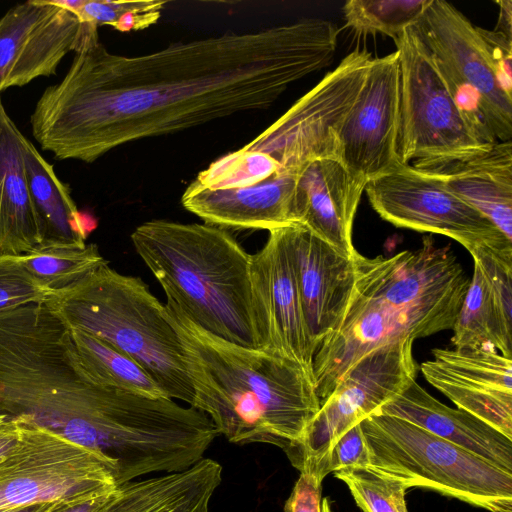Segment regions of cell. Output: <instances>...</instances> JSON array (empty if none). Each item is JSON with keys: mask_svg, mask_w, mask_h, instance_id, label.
Wrapping results in <instances>:
<instances>
[{"mask_svg": "<svg viewBox=\"0 0 512 512\" xmlns=\"http://www.w3.org/2000/svg\"><path fill=\"white\" fill-rule=\"evenodd\" d=\"M338 33L328 20L305 18L125 56L108 51L94 28L38 99L32 135L58 160L92 163L129 142L267 109L332 63Z\"/></svg>", "mask_w": 512, "mask_h": 512, "instance_id": "6da1fadb", "label": "cell"}, {"mask_svg": "<svg viewBox=\"0 0 512 512\" xmlns=\"http://www.w3.org/2000/svg\"><path fill=\"white\" fill-rule=\"evenodd\" d=\"M355 282L337 328L313 359L321 401L358 360L390 343L452 329L470 283L452 248L426 236L391 257L353 255Z\"/></svg>", "mask_w": 512, "mask_h": 512, "instance_id": "7a4b0ae2", "label": "cell"}, {"mask_svg": "<svg viewBox=\"0 0 512 512\" xmlns=\"http://www.w3.org/2000/svg\"><path fill=\"white\" fill-rule=\"evenodd\" d=\"M169 322L194 390L192 407L234 444L284 448L298 440L320 409L313 380L296 363L215 336L170 299Z\"/></svg>", "mask_w": 512, "mask_h": 512, "instance_id": "3957f363", "label": "cell"}, {"mask_svg": "<svg viewBox=\"0 0 512 512\" xmlns=\"http://www.w3.org/2000/svg\"><path fill=\"white\" fill-rule=\"evenodd\" d=\"M131 241L167 299L192 322L224 340L258 349L251 254L226 229L151 220L135 228Z\"/></svg>", "mask_w": 512, "mask_h": 512, "instance_id": "277c9868", "label": "cell"}, {"mask_svg": "<svg viewBox=\"0 0 512 512\" xmlns=\"http://www.w3.org/2000/svg\"><path fill=\"white\" fill-rule=\"evenodd\" d=\"M44 304L69 328L93 334L131 357L167 397L192 406L194 390L180 339L165 305L141 278L123 275L106 261L73 286L53 292Z\"/></svg>", "mask_w": 512, "mask_h": 512, "instance_id": "5b68a950", "label": "cell"}, {"mask_svg": "<svg viewBox=\"0 0 512 512\" xmlns=\"http://www.w3.org/2000/svg\"><path fill=\"white\" fill-rule=\"evenodd\" d=\"M371 470L488 512H512V473L404 419L373 413L360 422Z\"/></svg>", "mask_w": 512, "mask_h": 512, "instance_id": "8992f818", "label": "cell"}, {"mask_svg": "<svg viewBox=\"0 0 512 512\" xmlns=\"http://www.w3.org/2000/svg\"><path fill=\"white\" fill-rule=\"evenodd\" d=\"M400 66V162L438 171L487 152L459 110L435 57L415 25L394 39Z\"/></svg>", "mask_w": 512, "mask_h": 512, "instance_id": "52a82bcc", "label": "cell"}, {"mask_svg": "<svg viewBox=\"0 0 512 512\" xmlns=\"http://www.w3.org/2000/svg\"><path fill=\"white\" fill-rule=\"evenodd\" d=\"M17 420L19 439L0 461V509L79 502L117 486L114 463L101 452Z\"/></svg>", "mask_w": 512, "mask_h": 512, "instance_id": "ba28073f", "label": "cell"}, {"mask_svg": "<svg viewBox=\"0 0 512 512\" xmlns=\"http://www.w3.org/2000/svg\"><path fill=\"white\" fill-rule=\"evenodd\" d=\"M414 25L477 135L489 144L511 140L512 98L502 90L476 26L444 0H431Z\"/></svg>", "mask_w": 512, "mask_h": 512, "instance_id": "9c48e42d", "label": "cell"}, {"mask_svg": "<svg viewBox=\"0 0 512 512\" xmlns=\"http://www.w3.org/2000/svg\"><path fill=\"white\" fill-rule=\"evenodd\" d=\"M364 191L377 214L396 227L450 237L470 254L487 250L512 258V241L428 171L400 163Z\"/></svg>", "mask_w": 512, "mask_h": 512, "instance_id": "30bf717a", "label": "cell"}, {"mask_svg": "<svg viewBox=\"0 0 512 512\" xmlns=\"http://www.w3.org/2000/svg\"><path fill=\"white\" fill-rule=\"evenodd\" d=\"M412 340L379 347L358 360L321 401L301 437L283 450L300 472L316 462L349 428L376 413L416 379Z\"/></svg>", "mask_w": 512, "mask_h": 512, "instance_id": "8fae6325", "label": "cell"}, {"mask_svg": "<svg viewBox=\"0 0 512 512\" xmlns=\"http://www.w3.org/2000/svg\"><path fill=\"white\" fill-rule=\"evenodd\" d=\"M400 66L397 51L372 58L362 87L337 134V159L364 192L400 159Z\"/></svg>", "mask_w": 512, "mask_h": 512, "instance_id": "7c38bea8", "label": "cell"}, {"mask_svg": "<svg viewBox=\"0 0 512 512\" xmlns=\"http://www.w3.org/2000/svg\"><path fill=\"white\" fill-rule=\"evenodd\" d=\"M250 284L258 349L296 363L314 382L315 349L303 314L287 227L269 231L265 245L251 254Z\"/></svg>", "mask_w": 512, "mask_h": 512, "instance_id": "4fadbf2b", "label": "cell"}, {"mask_svg": "<svg viewBox=\"0 0 512 512\" xmlns=\"http://www.w3.org/2000/svg\"><path fill=\"white\" fill-rule=\"evenodd\" d=\"M93 24L81 23L51 0H28L0 18V95L51 76L75 52ZM98 28V27H97Z\"/></svg>", "mask_w": 512, "mask_h": 512, "instance_id": "5bb4252c", "label": "cell"}, {"mask_svg": "<svg viewBox=\"0 0 512 512\" xmlns=\"http://www.w3.org/2000/svg\"><path fill=\"white\" fill-rule=\"evenodd\" d=\"M420 370L426 381L462 409L512 439V358L494 350H432Z\"/></svg>", "mask_w": 512, "mask_h": 512, "instance_id": "9a60e30c", "label": "cell"}, {"mask_svg": "<svg viewBox=\"0 0 512 512\" xmlns=\"http://www.w3.org/2000/svg\"><path fill=\"white\" fill-rule=\"evenodd\" d=\"M295 278L315 354L337 328L355 282L348 257L301 224L287 227ZM315 356V355H314Z\"/></svg>", "mask_w": 512, "mask_h": 512, "instance_id": "2e32d148", "label": "cell"}, {"mask_svg": "<svg viewBox=\"0 0 512 512\" xmlns=\"http://www.w3.org/2000/svg\"><path fill=\"white\" fill-rule=\"evenodd\" d=\"M362 193L338 159H314L297 180V224L352 257L357 251L352 241L353 222Z\"/></svg>", "mask_w": 512, "mask_h": 512, "instance_id": "e0dca14e", "label": "cell"}, {"mask_svg": "<svg viewBox=\"0 0 512 512\" xmlns=\"http://www.w3.org/2000/svg\"><path fill=\"white\" fill-rule=\"evenodd\" d=\"M377 412L411 422L512 473V439L474 415L441 403L416 379Z\"/></svg>", "mask_w": 512, "mask_h": 512, "instance_id": "ac0fdd59", "label": "cell"}, {"mask_svg": "<svg viewBox=\"0 0 512 512\" xmlns=\"http://www.w3.org/2000/svg\"><path fill=\"white\" fill-rule=\"evenodd\" d=\"M222 466L203 458L174 473L117 485L96 512H209Z\"/></svg>", "mask_w": 512, "mask_h": 512, "instance_id": "d6986e66", "label": "cell"}, {"mask_svg": "<svg viewBox=\"0 0 512 512\" xmlns=\"http://www.w3.org/2000/svg\"><path fill=\"white\" fill-rule=\"evenodd\" d=\"M428 172L485 215L512 241L511 140L497 141L475 158Z\"/></svg>", "mask_w": 512, "mask_h": 512, "instance_id": "ffe728a7", "label": "cell"}, {"mask_svg": "<svg viewBox=\"0 0 512 512\" xmlns=\"http://www.w3.org/2000/svg\"><path fill=\"white\" fill-rule=\"evenodd\" d=\"M23 134L0 95V253L24 255L41 244L38 219L26 178Z\"/></svg>", "mask_w": 512, "mask_h": 512, "instance_id": "44dd1931", "label": "cell"}, {"mask_svg": "<svg viewBox=\"0 0 512 512\" xmlns=\"http://www.w3.org/2000/svg\"><path fill=\"white\" fill-rule=\"evenodd\" d=\"M22 145L26 178L38 219L40 246H85L87 231L69 187L25 136Z\"/></svg>", "mask_w": 512, "mask_h": 512, "instance_id": "7402d4cb", "label": "cell"}, {"mask_svg": "<svg viewBox=\"0 0 512 512\" xmlns=\"http://www.w3.org/2000/svg\"><path fill=\"white\" fill-rule=\"evenodd\" d=\"M473 261V275L452 327L451 343L455 348L494 350L511 358L512 322L502 315L486 273Z\"/></svg>", "mask_w": 512, "mask_h": 512, "instance_id": "603a6c76", "label": "cell"}, {"mask_svg": "<svg viewBox=\"0 0 512 512\" xmlns=\"http://www.w3.org/2000/svg\"><path fill=\"white\" fill-rule=\"evenodd\" d=\"M69 331L82 365L97 384L149 397H167L147 371L127 354L88 332L74 328Z\"/></svg>", "mask_w": 512, "mask_h": 512, "instance_id": "cb8c5ba5", "label": "cell"}, {"mask_svg": "<svg viewBox=\"0 0 512 512\" xmlns=\"http://www.w3.org/2000/svg\"><path fill=\"white\" fill-rule=\"evenodd\" d=\"M29 273L52 292L67 289L107 260L95 244L85 246H40L22 255Z\"/></svg>", "mask_w": 512, "mask_h": 512, "instance_id": "d4e9b609", "label": "cell"}, {"mask_svg": "<svg viewBox=\"0 0 512 512\" xmlns=\"http://www.w3.org/2000/svg\"><path fill=\"white\" fill-rule=\"evenodd\" d=\"M431 0H349L343 6L346 27L355 33L397 37L414 25Z\"/></svg>", "mask_w": 512, "mask_h": 512, "instance_id": "484cf974", "label": "cell"}, {"mask_svg": "<svg viewBox=\"0 0 512 512\" xmlns=\"http://www.w3.org/2000/svg\"><path fill=\"white\" fill-rule=\"evenodd\" d=\"M343 481L362 512H409L406 486L368 467H350L334 472Z\"/></svg>", "mask_w": 512, "mask_h": 512, "instance_id": "4316f807", "label": "cell"}, {"mask_svg": "<svg viewBox=\"0 0 512 512\" xmlns=\"http://www.w3.org/2000/svg\"><path fill=\"white\" fill-rule=\"evenodd\" d=\"M52 293L29 273L22 255L0 253V313L27 304L45 303Z\"/></svg>", "mask_w": 512, "mask_h": 512, "instance_id": "83f0119b", "label": "cell"}, {"mask_svg": "<svg viewBox=\"0 0 512 512\" xmlns=\"http://www.w3.org/2000/svg\"><path fill=\"white\" fill-rule=\"evenodd\" d=\"M369 453L359 424L342 434L316 462L302 472H311L323 480L329 473L350 467H368Z\"/></svg>", "mask_w": 512, "mask_h": 512, "instance_id": "f1b7e54d", "label": "cell"}, {"mask_svg": "<svg viewBox=\"0 0 512 512\" xmlns=\"http://www.w3.org/2000/svg\"><path fill=\"white\" fill-rule=\"evenodd\" d=\"M488 53L498 82L504 93L512 98V39L500 32L477 27Z\"/></svg>", "mask_w": 512, "mask_h": 512, "instance_id": "f546056e", "label": "cell"}, {"mask_svg": "<svg viewBox=\"0 0 512 512\" xmlns=\"http://www.w3.org/2000/svg\"><path fill=\"white\" fill-rule=\"evenodd\" d=\"M141 1H95L83 0L75 14L81 23L97 27L109 25L116 29L123 15L135 9Z\"/></svg>", "mask_w": 512, "mask_h": 512, "instance_id": "4dcf8cb0", "label": "cell"}, {"mask_svg": "<svg viewBox=\"0 0 512 512\" xmlns=\"http://www.w3.org/2000/svg\"><path fill=\"white\" fill-rule=\"evenodd\" d=\"M322 480L314 473L302 472L290 496L284 512H322Z\"/></svg>", "mask_w": 512, "mask_h": 512, "instance_id": "1f68e13d", "label": "cell"}, {"mask_svg": "<svg viewBox=\"0 0 512 512\" xmlns=\"http://www.w3.org/2000/svg\"><path fill=\"white\" fill-rule=\"evenodd\" d=\"M20 436V423L6 415L0 414V461L17 443Z\"/></svg>", "mask_w": 512, "mask_h": 512, "instance_id": "d6a6232c", "label": "cell"}, {"mask_svg": "<svg viewBox=\"0 0 512 512\" xmlns=\"http://www.w3.org/2000/svg\"><path fill=\"white\" fill-rule=\"evenodd\" d=\"M110 492L84 501L57 504L51 512H96Z\"/></svg>", "mask_w": 512, "mask_h": 512, "instance_id": "836d02e7", "label": "cell"}, {"mask_svg": "<svg viewBox=\"0 0 512 512\" xmlns=\"http://www.w3.org/2000/svg\"><path fill=\"white\" fill-rule=\"evenodd\" d=\"M499 5V17L494 31L500 32L507 38L512 39V1H496Z\"/></svg>", "mask_w": 512, "mask_h": 512, "instance_id": "e575fe53", "label": "cell"}, {"mask_svg": "<svg viewBox=\"0 0 512 512\" xmlns=\"http://www.w3.org/2000/svg\"><path fill=\"white\" fill-rule=\"evenodd\" d=\"M60 504V503H59ZM57 504H37L0 509V512H51Z\"/></svg>", "mask_w": 512, "mask_h": 512, "instance_id": "d590c367", "label": "cell"}, {"mask_svg": "<svg viewBox=\"0 0 512 512\" xmlns=\"http://www.w3.org/2000/svg\"><path fill=\"white\" fill-rule=\"evenodd\" d=\"M322 512H332L327 498L322 499Z\"/></svg>", "mask_w": 512, "mask_h": 512, "instance_id": "8d00e7d4", "label": "cell"}]
</instances>
